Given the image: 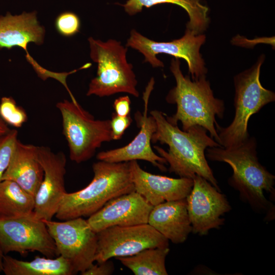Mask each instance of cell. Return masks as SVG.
Masks as SVG:
<instances>
[{"label": "cell", "instance_id": "9", "mask_svg": "<svg viewBox=\"0 0 275 275\" xmlns=\"http://www.w3.org/2000/svg\"><path fill=\"white\" fill-rule=\"evenodd\" d=\"M53 239L59 256L67 260L75 274L87 269L95 261L97 236L81 217L57 222L43 220Z\"/></svg>", "mask_w": 275, "mask_h": 275}, {"label": "cell", "instance_id": "3", "mask_svg": "<svg viewBox=\"0 0 275 275\" xmlns=\"http://www.w3.org/2000/svg\"><path fill=\"white\" fill-rule=\"evenodd\" d=\"M256 149V139L249 137L233 147L207 148L205 155L210 160L229 164L233 170L229 184L239 191L242 200L257 210L264 211L271 204L264 191L274 193L275 176L259 162Z\"/></svg>", "mask_w": 275, "mask_h": 275}, {"label": "cell", "instance_id": "13", "mask_svg": "<svg viewBox=\"0 0 275 275\" xmlns=\"http://www.w3.org/2000/svg\"><path fill=\"white\" fill-rule=\"evenodd\" d=\"M193 182L186 198L187 209L192 232L205 235L210 230L218 229L224 224L225 219L221 216L229 212L231 207L225 195L203 177L196 175Z\"/></svg>", "mask_w": 275, "mask_h": 275}, {"label": "cell", "instance_id": "14", "mask_svg": "<svg viewBox=\"0 0 275 275\" xmlns=\"http://www.w3.org/2000/svg\"><path fill=\"white\" fill-rule=\"evenodd\" d=\"M38 159L43 171L41 184L35 196V215L51 220L67 192L65 187L66 157L62 152L54 153L47 146H38Z\"/></svg>", "mask_w": 275, "mask_h": 275}, {"label": "cell", "instance_id": "28", "mask_svg": "<svg viewBox=\"0 0 275 275\" xmlns=\"http://www.w3.org/2000/svg\"><path fill=\"white\" fill-rule=\"evenodd\" d=\"M114 270L113 263L107 260L92 264L85 271L81 272L82 275H110Z\"/></svg>", "mask_w": 275, "mask_h": 275}, {"label": "cell", "instance_id": "2", "mask_svg": "<svg viewBox=\"0 0 275 275\" xmlns=\"http://www.w3.org/2000/svg\"><path fill=\"white\" fill-rule=\"evenodd\" d=\"M170 68L175 78L176 86L168 93L166 101L176 104L177 110L172 117L166 115L167 119L174 125L180 122L183 131L194 126H201L219 144L216 129L218 124L215 117L223 118L225 110L224 101L214 96L206 75L196 80L183 75L179 59L171 60Z\"/></svg>", "mask_w": 275, "mask_h": 275}, {"label": "cell", "instance_id": "19", "mask_svg": "<svg viewBox=\"0 0 275 275\" xmlns=\"http://www.w3.org/2000/svg\"><path fill=\"white\" fill-rule=\"evenodd\" d=\"M43 176L38 159V146L24 144L18 139L2 180L14 181L35 197Z\"/></svg>", "mask_w": 275, "mask_h": 275}, {"label": "cell", "instance_id": "4", "mask_svg": "<svg viewBox=\"0 0 275 275\" xmlns=\"http://www.w3.org/2000/svg\"><path fill=\"white\" fill-rule=\"evenodd\" d=\"M92 169L94 177L86 187L65 194L55 215L58 219L89 217L112 199L134 190L129 161L99 160Z\"/></svg>", "mask_w": 275, "mask_h": 275}, {"label": "cell", "instance_id": "11", "mask_svg": "<svg viewBox=\"0 0 275 275\" xmlns=\"http://www.w3.org/2000/svg\"><path fill=\"white\" fill-rule=\"evenodd\" d=\"M97 236V262L133 255L146 249L169 248V240L148 224L113 226Z\"/></svg>", "mask_w": 275, "mask_h": 275}, {"label": "cell", "instance_id": "25", "mask_svg": "<svg viewBox=\"0 0 275 275\" xmlns=\"http://www.w3.org/2000/svg\"><path fill=\"white\" fill-rule=\"evenodd\" d=\"M18 139V131L11 129L0 137V182L10 163Z\"/></svg>", "mask_w": 275, "mask_h": 275}, {"label": "cell", "instance_id": "23", "mask_svg": "<svg viewBox=\"0 0 275 275\" xmlns=\"http://www.w3.org/2000/svg\"><path fill=\"white\" fill-rule=\"evenodd\" d=\"M169 248L146 249L131 256L115 258L135 275H167L166 258Z\"/></svg>", "mask_w": 275, "mask_h": 275}, {"label": "cell", "instance_id": "20", "mask_svg": "<svg viewBox=\"0 0 275 275\" xmlns=\"http://www.w3.org/2000/svg\"><path fill=\"white\" fill-rule=\"evenodd\" d=\"M2 272L6 275H72L74 271L69 262L62 257L56 258L36 256L30 261L4 255Z\"/></svg>", "mask_w": 275, "mask_h": 275}, {"label": "cell", "instance_id": "5", "mask_svg": "<svg viewBox=\"0 0 275 275\" xmlns=\"http://www.w3.org/2000/svg\"><path fill=\"white\" fill-rule=\"evenodd\" d=\"M265 60L262 54L250 69L236 75L235 86V115L226 127L216 126L219 144L224 148L237 146L249 138L248 131L250 117L264 106L275 100V94L264 88L260 80L261 66Z\"/></svg>", "mask_w": 275, "mask_h": 275}, {"label": "cell", "instance_id": "10", "mask_svg": "<svg viewBox=\"0 0 275 275\" xmlns=\"http://www.w3.org/2000/svg\"><path fill=\"white\" fill-rule=\"evenodd\" d=\"M0 245L5 255L15 252L23 255L37 251L48 258L59 256L45 223L33 211L0 218Z\"/></svg>", "mask_w": 275, "mask_h": 275}, {"label": "cell", "instance_id": "1", "mask_svg": "<svg viewBox=\"0 0 275 275\" xmlns=\"http://www.w3.org/2000/svg\"><path fill=\"white\" fill-rule=\"evenodd\" d=\"M150 114L155 120L157 125L151 142L167 144L169 147L166 151L160 147L154 146L159 156L169 164V172L180 177L193 179L196 175L200 176L221 191L206 160L205 151L209 147L222 146L209 136L207 131L201 126H194L183 131L177 125L171 123L163 113L153 110Z\"/></svg>", "mask_w": 275, "mask_h": 275}, {"label": "cell", "instance_id": "6", "mask_svg": "<svg viewBox=\"0 0 275 275\" xmlns=\"http://www.w3.org/2000/svg\"><path fill=\"white\" fill-rule=\"evenodd\" d=\"M88 41L90 57L97 64V71L89 84L87 95L102 97L127 93L139 97L133 66L126 59L127 47L114 39L103 42L90 37Z\"/></svg>", "mask_w": 275, "mask_h": 275}, {"label": "cell", "instance_id": "16", "mask_svg": "<svg viewBox=\"0 0 275 275\" xmlns=\"http://www.w3.org/2000/svg\"><path fill=\"white\" fill-rule=\"evenodd\" d=\"M153 206L135 190L107 202L89 217L87 222L96 233L113 226L148 224Z\"/></svg>", "mask_w": 275, "mask_h": 275}, {"label": "cell", "instance_id": "12", "mask_svg": "<svg viewBox=\"0 0 275 275\" xmlns=\"http://www.w3.org/2000/svg\"><path fill=\"white\" fill-rule=\"evenodd\" d=\"M44 28L39 24L36 12H23L13 15L8 12L0 16V49H10L19 47L26 53L28 62L32 66L38 76L43 80L53 78L60 82L67 89L66 78L72 72H54L41 66L29 53L28 45L31 42L40 45L43 43Z\"/></svg>", "mask_w": 275, "mask_h": 275}, {"label": "cell", "instance_id": "7", "mask_svg": "<svg viewBox=\"0 0 275 275\" xmlns=\"http://www.w3.org/2000/svg\"><path fill=\"white\" fill-rule=\"evenodd\" d=\"M62 116V131L70 159L77 163L91 158L97 149L112 139L111 120H96L78 103L64 100L56 104Z\"/></svg>", "mask_w": 275, "mask_h": 275}, {"label": "cell", "instance_id": "17", "mask_svg": "<svg viewBox=\"0 0 275 275\" xmlns=\"http://www.w3.org/2000/svg\"><path fill=\"white\" fill-rule=\"evenodd\" d=\"M129 163L134 190L153 206L186 198L192 189L193 179L155 175L143 170L136 160Z\"/></svg>", "mask_w": 275, "mask_h": 275}, {"label": "cell", "instance_id": "24", "mask_svg": "<svg viewBox=\"0 0 275 275\" xmlns=\"http://www.w3.org/2000/svg\"><path fill=\"white\" fill-rule=\"evenodd\" d=\"M0 116L8 125L20 128L27 121L25 110L12 97H3L0 101Z\"/></svg>", "mask_w": 275, "mask_h": 275}, {"label": "cell", "instance_id": "18", "mask_svg": "<svg viewBox=\"0 0 275 275\" xmlns=\"http://www.w3.org/2000/svg\"><path fill=\"white\" fill-rule=\"evenodd\" d=\"M148 224L173 243L184 242L192 232L186 198L153 206Z\"/></svg>", "mask_w": 275, "mask_h": 275}, {"label": "cell", "instance_id": "30", "mask_svg": "<svg viewBox=\"0 0 275 275\" xmlns=\"http://www.w3.org/2000/svg\"><path fill=\"white\" fill-rule=\"evenodd\" d=\"M8 125L2 119L0 116V137L4 135L10 131Z\"/></svg>", "mask_w": 275, "mask_h": 275}, {"label": "cell", "instance_id": "22", "mask_svg": "<svg viewBox=\"0 0 275 275\" xmlns=\"http://www.w3.org/2000/svg\"><path fill=\"white\" fill-rule=\"evenodd\" d=\"M35 207V197L14 181L0 182V218L30 213Z\"/></svg>", "mask_w": 275, "mask_h": 275}, {"label": "cell", "instance_id": "15", "mask_svg": "<svg viewBox=\"0 0 275 275\" xmlns=\"http://www.w3.org/2000/svg\"><path fill=\"white\" fill-rule=\"evenodd\" d=\"M154 79L152 78L143 94L144 109L143 113L137 112L135 120L139 132L128 145L117 149L102 151L96 156L98 160L109 162H128L143 160L151 163L163 172L167 171L163 164H167L164 158L156 154L152 150L151 143L153 134L156 130L155 120L150 115L148 116V104L150 95L153 89Z\"/></svg>", "mask_w": 275, "mask_h": 275}, {"label": "cell", "instance_id": "31", "mask_svg": "<svg viewBox=\"0 0 275 275\" xmlns=\"http://www.w3.org/2000/svg\"><path fill=\"white\" fill-rule=\"evenodd\" d=\"M4 255L5 254H4L0 245V272H2L3 270V261Z\"/></svg>", "mask_w": 275, "mask_h": 275}, {"label": "cell", "instance_id": "27", "mask_svg": "<svg viewBox=\"0 0 275 275\" xmlns=\"http://www.w3.org/2000/svg\"><path fill=\"white\" fill-rule=\"evenodd\" d=\"M131 122L132 119L130 115L123 117L118 116L116 113H113L111 120L113 140H117L121 139L125 130L130 126Z\"/></svg>", "mask_w": 275, "mask_h": 275}, {"label": "cell", "instance_id": "21", "mask_svg": "<svg viewBox=\"0 0 275 275\" xmlns=\"http://www.w3.org/2000/svg\"><path fill=\"white\" fill-rule=\"evenodd\" d=\"M161 4L177 5L187 13L189 20L186 28L196 34H201L208 25V8L201 4L200 0H128L121 5L129 15H133L142 11L144 7L150 8Z\"/></svg>", "mask_w": 275, "mask_h": 275}, {"label": "cell", "instance_id": "8", "mask_svg": "<svg viewBox=\"0 0 275 275\" xmlns=\"http://www.w3.org/2000/svg\"><path fill=\"white\" fill-rule=\"evenodd\" d=\"M205 40L204 35L196 34L187 28L183 37L169 42L151 40L133 29L130 32L126 47L142 53L145 57L144 62H148L154 68L164 67L163 62L156 57L159 53L183 59L187 64L193 80H196L205 75L207 72L204 59L200 52L201 46Z\"/></svg>", "mask_w": 275, "mask_h": 275}, {"label": "cell", "instance_id": "29", "mask_svg": "<svg viewBox=\"0 0 275 275\" xmlns=\"http://www.w3.org/2000/svg\"><path fill=\"white\" fill-rule=\"evenodd\" d=\"M131 101L128 96L117 98L113 104L115 113L120 116H127L130 115Z\"/></svg>", "mask_w": 275, "mask_h": 275}, {"label": "cell", "instance_id": "26", "mask_svg": "<svg viewBox=\"0 0 275 275\" xmlns=\"http://www.w3.org/2000/svg\"><path fill=\"white\" fill-rule=\"evenodd\" d=\"M55 28L57 32L64 37H71L79 32L80 21L73 12L66 11L60 13L55 20Z\"/></svg>", "mask_w": 275, "mask_h": 275}]
</instances>
